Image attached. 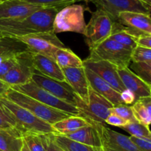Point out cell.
Returning a JSON list of instances; mask_svg holds the SVG:
<instances>
[{
	"label": "cell",
	"instance_id": "cell-25",
	"mask_svg": "<svg viewBox=\"0 0 151 151\" xmlns=\"http://www.w3.org/2000/svg\"><path fill=\"white\" fill-rule=\"evenodd\" d=\"M134 118L146 127L151 122V96L139 98L131 105Z\"/></svg>",
	"mask_w": 151,
	"mask_h": 151
},
{
	"label": "cell",
	"instance_id": "cell-22",
	"mask_svg": "<svg viewBox=\"0 0 151 151\" xmlns=\"http://www.w3.org/2000/svg\"><path fill=\"white\" fill-rule=\"evenodd\" d=\"M22 144V133L16 127L0 129V150L20 151Z\"/></svg>",
	"mask_w": 151,
	"mask_h": 151
},
{
	"label": "cell",
	"instance_id": "cell-5",
	"mask_svg": "<svg viewBox=\"0 0 151 151\" xmlns=\"http://www.w3.org/2000/svg\"><path fill=\"white\" fill-rule=\"evenodd\" d=\"M84 7L81 4H72L60 9L56 14L53 22L55 33L75 32L84 34L86 29Z\"/></svg>",
	"mask_w": 151,
	"mask_h": 151
},
{
	"label": "cell",
	"instance_id": "cell-17",
	"mask_svg": "<svg viewBox=\"0 0 151 151\" xmlns=\"http://www.w3.org/2000/svg\"><path fill=\"white\" fill-rule=\"evenodd\" d=\"M85 68L86 75L88 78V84L93 90L106 98L114 105V107L124 104L119 92L115 90L109 83L106 82L105 80L100 78L98 75L94 73L91 70L86 68Z\"/></svg>",
	"mask_w": 151,
	"mask_h": 151
},
{
	"label": "cell",
	"instance_id": "cell-6",
	"mask_svg": "<svg viewBox=\"0 0 151 151\" xmlns=\"http://www.w3.org/2000/svg\"><path fill=\"white\" fill-rule=\"evenodd\" d=\"M12 88L36 99L38 102H41L50 107L58 110L65 113H67L71 115H80L79 110L75 105L68 103L65 101L55 97L52 94L49 93L48 91L43 89L42 87H39L32 79L25 84L15 86Z\"/></svg>",
	"mask_w": 151,
	"mask_h": 151
},
{
	"label": "cell",
	"instance_id": "cell-8",
	"mask_svg": "<svg viewBox=\"0 0 151 151\" xmlns=\"http://www.w3.org/2000/svg\"><path fill=\"white\" fill-rule=\"evenodd\" d=\"M76 107L79 110L80 115L88 120L105 124L106 118L111 113V109L114 105L90 87L88 102L84 103L77 96Z\"/></svg>",
	"mask_w": 151,
	"mask_h": 151
},
{
	"label": "cell",
	"instance_id": "cell-10",
	"mask_svg": "<svg viewBox=\"0 0 151 151\" xmlns=\"http://www.w3.org/2000/svg\"><path fill=\"white\" fill-rule=\"evenodd\" d=\"M88 121L95 127L98 132L102 151H140L129 136L111 130L104 124L91 120Z\"/></svg>",
	"mask_w": 151,
	"mask_h": 151
},
{
	"label": "cell",
	"instance_id": "cell-21",
	"mask_svg": "<svg viewBox=\"0 0 151 151\" xmlns=\"http://www.w3.org/2000/svg\"><path fill=\"white\" fill-rule=\"evenodd\" d=\"M65 136L75 142L88 146L95 147H100L101 146L98 132L95 127L91 123L89 125L81 127L72 133L65 135Z\"/></svg>",
	"mask_w": 151,
	"mask_h": 151
},
{
	"label": "cell",
	"instance_id": "cell-32",
	"mask_svg": "<svg viewBox=\"0 0 151 151\" xmlns=\"http://www.w3.org/2000/svg\"><path fill=\"white\" fill-rule=\"evenodd\" d=\"M32 4H41L44 7H56L62 9L67 5L75 4L77 1H90L91 0H22Z\"/></svg>",
	"mask_w": 151,
	"mask_h": 151
},
{
	"label": "cell",
	"instance_id": "cell-33",
	"mask_svg": "<svg viewBox=\"0 0 151 151\" xmlns=\"http://www.w3.org/2000/svg\"><path fill=\"white\" fill-rule=\"evenodd\" d=\"M131 62H151V49L137 45L131 51Z\"/></svg>",
	"mask_w": 151,
	"mask_h": 151
},
{
	"label": "cell",
	"instance_id": "cell-34",
	"mask_svg": "<svg viewBox=\"0 0 151 151\" xmlns=\"http://www.w3.org/2000/svg\"><path fill=\"white\" fill-rule=\"evenodd\" d=\"M111 113L119 115V117L126 120L128 122L135 120L134 115H133L131 106L125 105V104H122V105H118V106L113 107L111 109Z\"/></svg>",
	"mask_w": 151,
	"mask_h": 151
},
{
	"label": "cell",
	"instance_id": "cell-31",
	"mask_svg": "<svg viewBox=\"0 0 151 151\" xmlns=\"http://www.w3.org/2000/svg\"><path fill=\"white\" fill-rule=\"evenodd\" d=\"M129 66L132 72L151 86V62H132Z\"/></svg>",
	"mask_w": 151,
	"mask_h": 151
},
{
	"label": "cell",
	"instance_id": "cell-2",
	"mask_svg": "<svg viewBox=\"0 0 151 151\" xmlns=\"http://www.w3.org/2000/svg\"><path fill=\"white\" fill-rule=\"evenodd\" d=\"M0 106L14 122L16 128L22 133L25 132L39 134L55 133L51 124L3 96H0Z\"/></svg>",
	"mask_w": 151,
	"mask_h": 151
},
{
	"label": "cell",
	"instance_id": "cell-27",
	"mask_svg": "<svg viewBox=\"0 0 151 151\" xmlns=\"http://www.w3.org/2000/svg\"><path fill=\"white\" fill-rule=\"evenodd\" d=\"M52 136L55 142L64 151H102L100 147L83 144L72 140L63 135L52 133Z\"/></svg>",
	"mask_w": 151,
	"mask_h": 151
},
{
	"label": "cell",
	"instance_id": "cell-30",
	"mask_svg": "<svg viewBox=\"0 0 151 151\" xmlns=\"http://www.w3.org/2000/svg\"><path fill=\"white\" fill-rule=\"evenodd\" d=\"M121 128L128 132L132 136L150 138L151 139V132L150 130V127H146L145 125L141 124L139 121H137V120L129 121Z\"/></svg>",
	"mask_w": 151,
	"mask_h": 151
},
{
	"label": "cell",
	"instance_id": "cell-15",
	"mask_svg": "<svg viewBox=\"0 0 151 151\" xmlns=\"http://www.w3.org/2000/svg\"><path fill=\"white\" fill-rule=\"evenodd\" d=\"M43 7L22 0H3L0 3V19H22Z\"/></svg>",
	"mask_w": 151,
	"mask_h": 151
},
{
	"label": "cell",
	"instance_id": "cell-14",
	"mask_svg": "<svg viewBox=\"0 0 151 151\" xmlns=\"http://www.w3.org/2000/svg\"><path fill=\"white\" fill-rule=\"evenodd\" d=\"M35 72L31 59V52L26 51L21 53L16 65L12 68L1 78L10 87L22 85L30 81Z\"/></svg>",
	"mask_w": 151,
	"mask_h": 151
},
{
	"label": "cell",
	"instance_id": "cell-19",
	"mask_svg": "<svg viewBox=\"0 0 151 151\" xmlns=\"http://www.w3.org/2000/svg\"><path fill=\"white\" fill-rule=\"evenodd\" d=\"M31 59L35 71L49 78L65 81L62 68L59 67L54 59L43 54L35 53H31Z\"/></svg>",
	"mask_w": 151,
	"mask_h": 151
},
{
	"label": "cell",
	"instance_id": "cell-36",
	"mask_svg": "<svg viewBox=\"0 0 151 151\" xmlns=\"http://www.w3.org/2000/svg\"><path fill=\"white\" fill-rule=\"evenodd\" d=\"M133 143L137 147L140 151H151V139L150 138L135 137L129 136Z\"/></svg>",
	"mask_w": 151,
	"mask_h": 151
},
{
	"label": "cell",
	"instance_id": "cell-3",
	"mask_svg": "<svg viewBox=\"0 0 151 151\" xmlns=\"http://www.w3.org/2000/svg\"><path fill=\"white\" fill-rule=\"evenodd\" d=\"M3 97L25 108L43 121L52 124L63 118L70 116L67 113L47 106L36 99L20 93L12 87L7 90Z\"/></svg>",
	"mask_w": 151,
	"mask_h": 151
},
{
	"label": "cell",
	"instance_id": "cell-23",
	"mask_svg": "<svg viewBox=\"0 0 151 151\" xmlns=\"http://www.w3.org/2000/svg\"><path fill=\"white\" fill-rule=\"evenodd\" d=\"M89 124L88 120L81 115H70L52 124V127L55 133L65 136Z\"/></svg>",
	"mask_w": 151,
	"mask_h": 151
},
{
	"label": "cell",
	"instance_id": "cell-28",
	"mask_svg": "<svg viewBox=\"0 0 151 151\" xmlns=\"http://www.w3.org/2000/svg\"><path fill=\"white\" fill-rule=\"evenodd\" d=\"M109 38L116 41L131 50H132L137 46L135 38L130 35L125 30V27L118 22H114L113 31Z\"/></svg>",
	"mask_w": 151,
	"mask_h": 151
},
{
	"label": "cell",
	"instance_id": "cell-37",
	"mask_svg": "<svg viewBox=\"0 0 151 151\" xmlns=\"http://www.w3.org/2000/svg\"><path fill=\"white\" fill-rule=\"evenodd\" d=\"M128 122V121H127L126 120L123 119L122 118L119 117V115H116L114 113H111L108 115V117L106 119V121H105L106 124H110V125L112 126H115V127H119L120 128L122 127H123L124 125H125Z\"/></svg>",
	"mask_w": 151,
	"mask_h": 151
},
{
	"label": "cell",
	"instance_id": "cell-35",
	"mask_svg": "<svg viewBox=\"0 0 151 151\" xmlns=\"http://www.w3.org/2000/svg\"><path fill=\"white\" fill-rule=\"evenodd\" d=\"M20 54L21 53L14 55V56L6 58L3 60L0 61V79L1 80V78L7 74V73L16 65L19 61Z\"/></svg>",
	"mask_w": 151,
	"mask_h": 151
},
{
	"label": "cell",
	"instance_id": "cell-20",
	"mask_svg": "<svg viewBox=\"0 0 151 151\" xmlns=\"http://www.w3.org/2000/svg\"><path fill=\"white\" fill-rule=\"evenodd\" d=\"M116 22L137 32L151 34L150 14L137 12H122L118 15Z\"/></svg>",
	"mask_w": 151,
	"mask_h": 151
},
{
	"label": "cell",
	"instance_id": "cell-46",
	"mask_svg": "<svg viewBox=\"0 0 151 151\" xmlns=\"http://www.w3.org/2000/svg\"><path fill=\"white\" fill-rule=\"evenodd\" d=\"M0 151H1V150H0Z\"/></svg>",
	"mask_w": 151,
	"mask_h": 151
},
{
	"label": "cell",
	"instance_id": "cell-7",
	"mask_svg": "<svg viewBox=\"0 0 151 151\" xmlns=\"http://www.w3.org/2000/svg\"><path fill=\"white\" fill-rule=\"evenodd\" d=\"M114 22L110 16L101 10L97 9L91 13L83 34L89 50L109 38L113 31Z\"/></svg>",
	"mask_w": 151,
	"mask_h": 151
},
{
	"label": "cell",
	"instance_id": "cell-45",
	"mask_svg": "<svg viewBox=\"0 0 151 151\" xmlns=\"http://www.w3.org/2000/svg\"><path fill=\"white\" fill-rule=\"evenodd\" d=\"M2 1H3V0H0V3H1Z\"/></svg>",
	"mask_w": 151,
	"mask_h": 151
},
{
	"label": "cell",
	"instance_id": "cell-11",
	"mask_svg": "<svg viewBox=\"0 0 151 151\" xmlns=\"http://www.w3.org/2000/svg\"><path fill=\"white\" fill-rule=\"evenodd\" d=\"M97 9L107 13L114 22H116L118 15L122 12H137L150 14V6L139 0H91Z\"/></svg>",
	"mask_w": 151,
	"mask_h": 151
},
{
	"label": "cell",
	"instance_id": "cell-16",
	"mask_svg": "<svg viewBox=\"0 0 151 151\" xmlns=\"http://www.w3.org/2000/svg\"><path fill=\"white\" fill-rule=\"evenodd\" d=\"M65 81L70 86L74 93L84 102H88L90 86L84 67L62 68Z\"/></svg>",
	"mask_w": 151,
	"mask_h": 151
},
{
	"label": "cell",
	"instance_id": "cell-29",
	"mask_svg": "<svg viewBox=\"0 0 151 151\" xmlns=\"http://www.w3.org/2000/svg\"><path fill=\"white\" fill-rule=\"evenodd\" d=\"M22 139L30 151H46L45 134L25 132L22 133Z\"/></svg>",
	"mask_w": 151,
	"mask_h": 151
},
{
	"label": "cell",
	"instance_id": "cell-18",
	"mask_svg": "<svg viewBox=\"0 0 151 151\" xmlns=\"http://www.w3.org/2000/svg\"><path fill=\"white\" fill-rule=\"evenodd\" d=\"M117 72L124 87L135 95L137 100L151 96V86L137 76L129 68H117Z\"/></svg>",
	"mask_w": 151,
	"mask_h": 151
},
{
	"label": "cell",
	"instance_id": "cell-13",
	"mask_svg": "<svg viewBox=\"0 0 151 151\" xmlns=\"http://www.w3.org/2000/svg\"><path fill=\"white\" fill-rule=\"evenodd\" d=\"M31 79L39 87H42L55 97L76 106L77 95L66 81H60L49 78L35 71Z\"/></svg>",
	"mask_w": 151,
	"mask_h": 151
},
{
	"label": "cell",
	"instance_id": "cell-26",
	"mask_svg": "<svg viewBox=\"0 0 151 151\" xmlns=\"http://www.w3.org/2000/svg\"><path fill=\"white\" fill-rule=\"evenodd\" d=\"M54 60L60 68H81L83 60L68 47L58 48L54 53Z\"/></svg>",
	"mask_w": 151,
	"mask_h": 151
},
{
	"label": "cell",
	"instance_id": "cell-24",
	"mask_svg": "<svg viewBox=\"0 0 151 151\" xmlns=\"http://www.w3.org/2000/svg\"><path fill=\"white\" fill-rule=\"evenodd\" d=\"M26 51L29 50L22 41L14 37L0 36V61Z\"/></svg>",
	"mask_w": 151,
	"mask_h": 151
},
{
	"label": "cell",
	"instance_id": "cell-40",
	"mask_svg": "<svg viewBox=\"0 0 151 151\" xmlns=\"http://www.w3.org/2000/svg\"><path fill=\"white\" fill-rule=\"evenodd\" d=\"M135 41L137 45L151 49V34H142V35L137 37Z\"/></svg>",
	"mask_w": 151,
	"mask_h": 151
},
{
	"label": "cell",
	"instance_id": "cell-12",
	"mask_svg": "<svg viewBox=\"0 0 151 151\" xmlns=\"http://www.w3.org/2000/svg\"><path fill=\"white\" fill-rule=\"evenodd\" d=\"M83 66L98 75L119 93L125 90L118 74L117 68L113 64L107 61L88 57L83 61Z\"/></svg>",
	"mask_w": 151,
	"mask_h": 151
},
{
	"label": "cell",
	"instance_id": "cell-44",
	"mask_svg": "<svg viewBox=\"0 0 151 151\" xmlns=\"http://www.w3.org/2000/svg\"><path fill=\"white\" fill-rule=\"evenodd\" d=\"M139 1L144 3V4H145L146 5L151 7V0H139Z\"/></svg>",
	"mask_w": 151,
	"mask_h": 151
},
{
	"label": "cell",
	"instance_id": "cell-43",
	"mask_svg": "<svg viewBox=\"0 0 151 151\" xmlns=\"http://www.w3.org/2000/svg\"><path fill=\"white\" fill-rule=\"evenodd\" d=\"M20 151H30L29 150V147H27V145L25 144V142L23 141V144H22V148H21V150Z\"/></svg>",
	"mask_w": 151,
	"mask_h": 151
},
{
	"label": "cell",
	"instance_id": "cell-42",
	"mask_svg": "<svg viewBox=\"0 0 151 151\" xmlns=\"http://www.w3.org/2000/svg\"><path fill=\"white\" fill-rule=\"evenodd\" d=\"M10 86L7 84H6L4 81L0 79V96H3L4 95V93L7 91L9 88H10Z\"/></svg>",
	"mask_w": 151,
	"mask_h": 151
},
{
	"label": "cell",
	"instance_id": "cell-41",
	"mask_svg": "<svg viewBox=\"0 0 151 151\" xmlns=\"http://www.w3.org/2000/svg\"><path fill=\"white\" fill-rule=\"evenodd\" d=\"M120 96L123 103L127 105H133L136 102V100H137L135 95L131 90H128V89H125L123 92H122L120 93Z\"/></svg>",
	"mask_w": 151,
	"mask_h": 151
},
{
	"label": "cell",
	"instance_id": "cell-9",
	"mask_svg": "<svg viewBox=\"0 0 151 151\" xmlns=\"http://www.w3.org/2000/svg\"><path fill=\"white\" fill-rule=\"evenodd\" d=\"M26 44L31 53H40L54 59V53L58 48L65 47L53 30L36 33L23 36L14 37Z\"/></svg>",
	"mask_w": 151,
	"mask_h": 151
},
{
	"label": "cell",
	"instance_id": "cell-1",
	"mask_svg": "<svg viewBox=\"0 0 151 151\" xmlns=\"http://www.w3.org/2000/svg\"><path fill=\"white\" fill-rule=\"evenodd\" d=\"M60 10L45 7L22 19H0V36L19 37L53 30L55 17Z\"/></svg>",
	"mask_w": 151,
	"mask_h": 151
},
{
	"label": "cell",
	"instance_id": "cell-39",
	"mask_svg": "<svg viewBox=\"0 0 151 151\" xmlns=\"http://www.w3.org/2000/svg\"><path fill=\"white\" fill-rule=\"evenodd\" d=\"M52 134V133L45 134V136H44L45 137L46 151H64L55 142Z\"/></svg>",
	"mask_w": 151,
	"mask_h": 151
},
{
	"label": "cell",
	"instance_id": "cell-4",
	"mask_svg": "<svg viewBox=\"0 0 151 151\" xmlns=\"http://www.w3.org/2000/svg\"><path fill=\"white\" fill-rule=\"evenodd\" d=\"M88 58L105 60L117 68H128L131 62V51L114 40L107 38L91 49Z\"/></svg>",
	"mask_w": 151,
	"mask_h": 151
},
{
	"label": "cell",
	"instance_id": "cell-38",
	"mask_svg": "<svg viewBox=\"0 0 151 151\" xmlns=\"http://www.w3.org/2000/svg\"><path fill=\"white\" fill-rule=\"evenodd\" d=\"M11 127H16L14 122L0 106V129H7Z\"/></svg>",
	"mask_w": 151,
	"mask_h": 151
}]
</instances>
